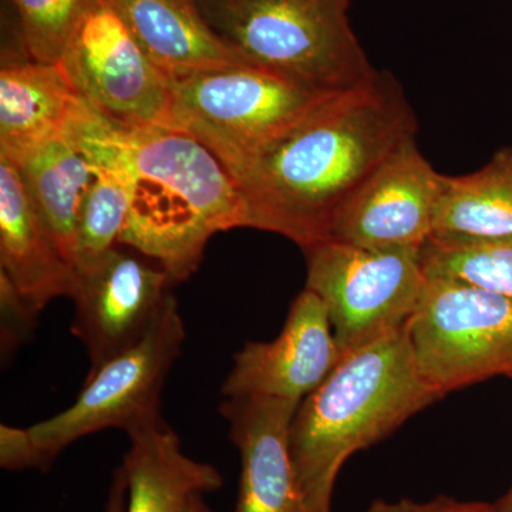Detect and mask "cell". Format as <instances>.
<instances>
[{"instance_id":"cell-14","label":"cell","mask_w":512,"mask_h":512,"mask_svg":"<svg viewBox=\"0 0 512 512\" xmlns=\"http://www.w3.org/2000/svg\"><path fill=\"white\" fill-rule=\"evenodd\" d=\"M0 274L37 312L60 296L72 298L76 268L26 191L18 165L0 157Z\"/></svg>"},{"instance_id":"cell-26","label":"cell","mask_w":512,"mask_h":512,"mask_svg":"<svg viewBox=\"0 0 512 512\" xmlns=\"http://www.w3.org/2000/svg\"><path fill=\"white\" fill-rule=\"evenodd\" d=\"M128 483L123 466L116 468L111 480L106 512H127Z\"/></svg>"},{"instance_id":"cell-17","label":"cell","mask_w":512,"mask_h":512,"mask_svg":"<svg viewBox=\"0 0 512 512\" xmlns=\"http://www.w3.org/2000/svg\"><path fill=\"white\" fill-rule=\"evenodd\" d=\"M123 458L128 483L127 512H185L197 494L224 485L220 471L185 456L180 439L163 420L130 431Z\"/></svg>"},{"instance_id":"cell-25","label":"cell","mask_w":512,"mask_h":512,"mask_svg":"<svg viewBox=\"0 0 512 512\" xmlns=\"http://www.w3.org/2000/svg\"><path fill=\"white\" fill-rule=\"evenodd\" d=\"M363 512H494L493 505L485 503H464L450 497H437L431 501L409 500L399 501L377 500Z\"/></svg>"},{"instance_id":"cell-6","label":"cell","mask_w":512,"mask_h":512,"mask_svg":"<svg viewBox=\"0 0 512 512\" xmlns=\"http://www.w3.org/2000/svg\"><path fill=\"white\" fill-rule=\"evenodd\" d=\"M303 252L305 289L325 305L342 357L406 325L427 284L420 248L326 241Z\"/></svg>"},{"instance_id":"cell-21","label":"cell","mask_w":512,"mask_h":512,"mask_svg":"<svg viewBox=\"0 0 512 512\" xmlns=\"http://www.w3.org/2000/svg\"><path fill=\"white\" fill-rule=\"evenodd\" d=\"M93 165L96 178L84 198L77 221L74 248L76 269L93 265L111 248L119 245L130 210L126 175L110 165Z\"/></svg>"},{"instance_id":"cell-19","label":"cell","mask_w":512,"mask_h":512,"mask_svg":"<svg viewBox=\"0 0 512 512\" xmlns=\"http://www.w3.org/2000/svg\"><path fill=\"white\" fill-rule=\"evenodd\" d=\"M433 235L512 238V148L498 151L476 173L444 175Z\"/></svg>"},{"instance_id":"cell-7","label":"cell","mask_w":512,"mask_h":512,"mask_svg":"<svg viewBox=\"0 0 512 512\" xmlns=\"http://www.w3.org/2000/svg\"><path fill=\"white\" fill-rule=\"evenodd\" d=\"M421 376L441 397L512 373V298L453 279L427 278L407 322Z\"/></svg>"},{"instance_id":"cell-2","label":"cell","mask_w":512,"mask_h":512,"mask_svg":"<svg viewBox=\"0 0 512 512\" xmlns=\"http://www.w3.org/2000/svg\"><path fill=\"white\" fill-rule=\"evenodd\" d=\"M63 134L93 164L126 175L130 210L119 244L163 266L174 284L197 271L215 234L248 228L234 178L185 131L119 126L83 99Z\"/></svg>"},{"instance_id":"cell-24","label":"cell","mask_w":512,"mask_h":512,"mask_svg":"<svg viewBox=\"0 0 512 512\" xmlns=\"http://www.w3.org/2000/svg\"><path fill=\"white\" fill-rule=\"evenodd\" d=\"M53 458L43 450L29 429L0 426V466L9 471L49 470Z\"/></svg>"},{"instance_id":"cell-13","label":"cell","mask_w":512,"mask_h":512,"mask_svg":"<svg viewBox=\"0 0 512 512\" xmlns=\"http://www.w3.org/2000/svg\"><path fill=\"white\" fill-rule=\"evenodd\" d=\"M301 402L274 397H227L220 412L241 454L234 512H311L293 466L291 427Z\"/></svg>"},{"instance_id":"cell-4","label":"cell","mask_w":512,"mask_h":512,"mask_svg":"<svg viewBox=\"0 0 512 512\" xmlns=\"http://www.w3.org/2000/svg\"><path fill=\"white\" fill-rule=\"evenodd\" d=\"M245 63L312 92L333 94L375 76L350 26V0H197Z\"/></svg>"},{"instance_id":"cell-10","label":"cell","mask_w":512,"mask_h":512,"mask_svg":"<svg viewBox=\"0 0 512 512\" xmlns=\"http://www.w3.org/2000/svg\"><path fill=\"white\" fill-rule=\"evenodd\" d=\"M76 272L72 333L89 353L92 372L147 335L174 282L163 266L148 264L119 245Z\"/></svg>"},{"instance_id":"cell-29","label":"cell","mask_w":512,"mask_h":512,"mask_svg":"<svg viewBox=\"0 0 512 512\" xmlns=\"http://www.w3.org/2000/svg\"><path fill=\"white\" fill-rule=\"evenodd\" d=\"M507 377H510V379H512V373H510V375H508Z\"/></svg>"},{"instance_id":"cell-27","label":"cell","mask_w":512,"mask_h":512,"mask_svg":"<svg viewBox=\"0 0 512 512\" xmlns=\"http://www.w3.org/2000/svg\"><path fill=\"white\" fill-rule=\"evenodd\" d=\"M185 512H212L208 505L202 500V494L194 495L188 504L187 511Z\"/></svg>"},{"instance_id":"cell-1","label":"cell","mask_w":512,"mask_h":512,"mask_svg":"<svg viewBox=\"0 0 512 512\" xmlns=\"http://www.w3.org/2000/svg\"><path fill=\"white\" fill-rule=\"evenodd\" d=\"M416 134V116L389 73L323 97L271 144L228 168L248 228L282 235L303 251L329 241L343 205Z\"/></svg>"},{"instance_id":"cell-11","label":"cell","mask_w":512,"mask_h":512,"mask_svg":"<svg viewBox=\"0 0 512 512\" xmlns=\"http://www.w3.org/2000/svg\"><path fill=\"white\" fill-rule=\"evenodd\" d=\"M444 175L406 141L343 205L329 241L363 248H421L436 228Z\"/></svg>"},{"instance_id":"cell-5","label":"cell","mask_w":512,"mask_h":512,"mask_svg":"<svg viewBox=\"0 0 512 512\" xmlns=\"http://www.w3.org/2000/svg\"><path fill=\"white\" fill-rule=\"evenodd\" d=\"M174 121L231 168L285 133L329 94L239 63L168 79Z\"/></svg>"},{"instance_id":"cell-20","label":"cell","mask_w":512,"mask_h":512,"mask_svg":"<svg viewBox=\"0 0 512 512\" xmlns=\"http://www.w3.org/2000/svg\"><path fill=\"white\" fill-rule=\"evenodd\" d=\"M427 278L466 282L512 298V238L433 235L420 248Z\"/></svg>"},{"instance_id":"cell-23","label":"cell","mask_w":512,"mask_h":512,"mask_svg":"<svg viewBox=\"0 0 512 512\" xmlns=\"http://www.w3.org/2000/svg\"><path fill=\"white\" fill-rule=\"evenodd\" d=\"M0 346L2 357H9L29 339L37 312L5 275L0 274Z\"/></svg>"},{"instance_id":"cell-8","label":"cell","mask_w":512,"mask_h":512,"mask_svg":"<svg viewBox=\"0 0 512 512\" xmlns=\"http://www.w3.org/2000/svg\"><path fill=\"white\" fill-rule=\"evenodd\" d=\"M184 340L183 318L171 295L140 342L89 372L69 409L29 427L33 439L56 460L64 448L90 434L106 429L130 433L161 420V392Z\"/></svg>"},{"instance_id":"cell-22","label":"cell","mask_w":512,"mask_h":512,"mask_svg":"<svg viewBox=\"0 0 512 512\" xmlns=\"http://www.w3.org/2000/svg\"><path fill=\"white\" fill-rule=\"evenodd\" d=\"M26 56L59 63L80 20L99 0H10Z\"/></svg>"},{"instance_id":"cell-3","label":"cell","mask_w":512,"mask_h":512,"mask_svg":"<svg viewBox=\"0 0 512 512\" xmlns=\"http://www.w3.org/2000/svg\"><path fill=\"white\" fill-rule=\"evenodd\" d=\"M440 399L417 367L407 323L343 356L292 421L293 466L309 511L330 512L340 468L356 451Z\"/></svg>"},{"instance_id":"cell-15","label":"cell","mask_w":512,"mask_h":512,"mask_svg":"<svg viewBox=\"0 0 512 512\" xmlns=\"http://www.w3.org/2000/svg\"><path fill=\"white\" fill-rule=\"evenodd\" d=\"M60 63L9 59L0 69V157L19 165L62 136L82 103Z\"/></svg>"},{"instance_id":"cell-9","label":"cell","mask_w":512,"mask_h":512,"mask_svg":"<svg viewBox=\"0 0 512 512\" xmlns=\"http://www.w3.org/2000/svg\"><path fill=\"white\" fill-rule=\"evenodd\" d=\"M59 63L77 93L107 120L127 128L177 130L167 76L107 0L83 16Z\"/></svg>"},{"instance_id":"cell-28","label":"cell","mask_w":512,"mask_h":512,"mask_svg":"<svg viewBox=\"0 0 512 512\" xmlns=\"http://www.w3.org/2000/svg\"><path fill=\"white\" fill-rule=\"evenodd\" d=\"M494 512H512V488L507 494L493 505Z\"/></svg>"},{"instance_id":"cell-18","label":"cell","mask_w":512,"mask_h":512,"mask_svg":"<svg viewBox=\"0 0 512 512\" xmlns=\"http://www.w3.org/2000/svg\"><path fill=\"white\" fill-rule=\"evenodd\" d=\"M26 191L74 266L77 221L96 171L64 134L47 141L18 165Z\"/></svg>"},{"instance_id":"cell-16","label":"cell","mask_w":512,"mask_h":512,"mask_svg":"<svg viewBox=\"0 0 512 512\" xmlns=\"http://www.w3.org/2000/svg\"><path fill=\"white\" fill-rule=\"evenodd\" d=\"M107 3L167 79L245 63L215 35L197 0H107Z\"/></svg>"},{"instance_id":"cell-12","label":"cell","mask_w":512,"mask_h":512,"mask_svg":"<svg viewBox=\"0 0 512 512\" xmlns=\"http://www.w3.org/2000/svg\"><path fill=\"white\" fill-rule=\"evenodd\" d=\"M340 359L328 311L316 293L305 289L293 301L278 338L247 342L235 353L221 392L225 397L302 402L325 382Z\"/></svg>"}]
</instances>
